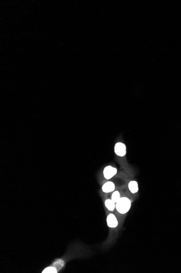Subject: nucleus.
<instances>
[{
	"mask_svg": "<svg viewBox=\"0 0 181 273\" xmlns=\"http://www.w3.org/2000/svg\"><path fill=\"white\" fill-rule=\"evenodd\" d=\"M131 207V202L128 198L122 197L116 204V208L117 211L122 214H125L128 213Z\"/></svg>",
	"mask_w": 181,
	"mask_h": 273,
	"instance_id": "obj_1",
	"label": "nucleus"
},
{
	"mask_svg": "<svg viewBox=\"0 0 181 273\" xmlns=\"http://www.w3.org/2000/svg\"><path fill=\"white\" fill-rule=\"evenodd\" d=\"M117 173V169L111 165L106 166L104 168L103 171L104 177L106 179L112 178V177H114Z\"/></svg>",
	"mask_w": 181,
	"mask_h": 273,
	"instance_id": "obj_2",
	"label": "nucleus"
},
{
	"mask_svg": "<svg viewBox=\"0 0 181 273\" xmlns=\"http://www.w3.org/2000/svg\"><path fill=\"white\" fill-rule=\"evenodd\" d=\"M114 149L115 153L119 157H124L126 153V147L125 144L120 142L116 143Z\"/></svg>",
	"mask_w": 181,
	"mask_h": 273,
	"instance_id": "obj_3",
	"label": "nucleus"
},
{
	"mask_svg": "<svg viewBox=\"0 0 181 273\" xmlns=\"http://www.w3.org/2000/svg\"><path fill=\"white\" fill-rule=\"evenodd\" d=\"M107 225L110 228H116L118 225L117 219L114 214H110L106 218Z\"/></svg>",
	"mask_w": 181,
	"mask_h": 273,
	"instance_id": "obj_4",
	"label": "nucleus"
},
{
	"mask_svg": "<svg viewBox=\"0 0 181 273\" xmlns=\"http://www.w3.org/2000/svg\"><path fill=\"white\" fill-rule=\"evenodd\" d=\"M115 189V185L112 181H107L102 187V191L105 193L112 192Z\"/></svg>",
	"mask_w": 181,
	"mask_h": 273,
	"instance_id": "obj_5",
	"label": "nucleus"
},
{
	"mask_svg": "<svg viewBox=\"0 0 181 273\" xmlns=\"http://www.w3.org/2000/svg\"><path fill=\"white\" fill-rule=\"evenodd\" d=\"M129 189L132 194H136L138 191V184L135 181H131L128 184Z\"/></svg>",
	"mask_w": 181,
	"mask_h": 273,
	"instance_id": "obj_6",
	"label": "nucleus"
},
{
	"mask_svg": "<svg viewBox=\"0 0 181 273\" xmlns=\"http://www.w3.org/2000/svg\"><path fill=\"white\" fill-rule=\"evenodd\" d=\"M105 205L107 209L110 211H113L116 208V203L111 199H107L105 202Z\"/></svg>",
	"mask_w": 181,
	"mask_h": 273,
	"instance_id": "obj_7",
	"label": "nucleus"
},
{
	"mask_svg": "<svg viewBox=\"0 0 181 273\" xmlns=\"http://www.w3.org/2000/svg\"><path fill=\"white\" fill-rule=\"evenodd\" d=\"M120 194L119 192L118 191H116L115 192L112 194V196H111V200H112L114 202L116 203L118 201L120 200Z\"/></svg>",
	"mask_w": 181,
	"mask_h": 273,
	"instance_id": "obj_8",
	"label": "nucleus"
},
{
	"mask_svg": "<svg viewBox=\"0 0 181 273\" xmlns=\"http://www.w3.org/2000/svg\"><path fill=\"white\" fill-rule=\"evenodd\" d=\"M43 273H56L57 270L56 268L53 267H48L47 268H46L43 271Z\"/></svg>",
	"mask_w": 181,
	"mask_h": 273,
	"instance_id": "obj_9",
	"label": "nucleus"
}]
</instances>
